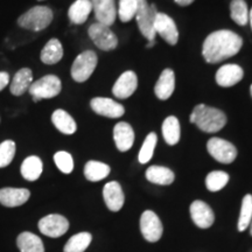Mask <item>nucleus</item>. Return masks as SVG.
Here are the masks:
<instances>
[{"mask_svg":"<svg viewBox=\"0 0 252 252\" xmlns=\"http://www.w3.org/2000/svg\"><path fill=\"white\" fill-rule=\"evenodd\" d=\"M140 231L143 237L150 243H156L162 236V223L152 210H146L140 217Z\"/></svg>","mask_w":252,"mask_h":252,"instance_id":"obj_9","label":"nucleus"},{"mask_svg":"<svg viewBox=\"0 0 252 252\" xmlns=\"http://www.w3.org/2000/svg\"><path fill=\"white\" fill-rule=\"evenodd\" d=\"M190 216L193 222L201 229H208L215 220L213 209L203 201H194L190 206Z\"/></svg>","mask_w":252,"mask_h":252,"instance_id":"obj_15","label":"nucleus"},{"mask_svg":"<svg viewBox=\"0 0 252 252\" xmlns=\"http://www.w3.org/2000/svg\"><path fill=\"white\" fill-rule=\"evenodd\" d=\"M62 90L61 80L55 75H46L40 80L31 84L30 94L33 96L34 102H39L41 99L54 98Z\"/></svg>","mask_w":252,"mask_h":252,"instance_id":"obj_5","label":"nucleus"},{"mask_svg":"<svg viewBox=\"0 0 252 252\" xmlns=\"http://www.w3.org/2000/svg\"><path fill=\"white\" fill-rule=\"evenodd\" d=\"M113 140L121 152L130 150L134 143V131L132 126L125 122L118 123L113 127Z\"/></svg>","mask_w":252,"mask_h":252,"instance_id":"obj_19","label":"nucleus"},{"mask_svg":"<svg viewBox=\"0 0 252 252\" xmlns=\"http://www.w3.org/2000/svg\"><path fill=\"white\" fill-rule=\"evenodd\" d=\"M110 172H111V168L109 165L104 162L94 161V160H90L84 166V176L87 178V180L91 182L103 180L110 174Z\"/></svg>","mask_w":252,"mask_h":252,"instance_id":"obj_29","label":"nucleus"},{"mask_svg":"<svg viewBox=\"0 0 252 252\" xmlns=\"http://www.w3.org/2000/svg\"><path fill=\"white\" fill-rule=\"evenodd\" d=\"M137 0H119L118 17L123 23H128L137 13Z\"/></svg>","mask_w":252,"mask_h":252,"instance_id":"obj_35","label":"nucleus"},{"mask_svg":"<svg viewBox=\"0 0 252 252\" xmlns=\"http://www.w3.org/2000/svg\"><path fill=\"white\" fill-rule=\"evenodd\" d=\"M207 150L210 156L220 163H231L237 158L236 146L220 138H212L207 143Z\"/></svg>","mask_w":252,"mask_h":252,"instance_id":"obj_8","label":"nucleus"},{"mask_svg":"<svg viewBox=\"0 0 252 252\" xmlns=\"http://www.w3.org/2000/svg\"><path fill=\"white\" fill-rule=\"evenodd\" d=\"M230 15L239 26H245L249 21V9L244 0H232L230 4Z\"/></svg>","mask_w":252,"mask_h":252,"instance_id":"obj_31","label":"nucleus"},{"mask_svg":"<svg viewBox=\"0 0 252 252\" xmlns=\"http://www.w3.org/2000/svg\"><path fill=\"white\" fill-rule=\"evenodd\" d=\"M229 182V174L222 171H214L207 175L206 178V187L208 190L219 191L223 189Z\"/></svg>","mask_w":252,"mask_h":252,"instance_id":"obj_32","label":"nucleus"},{"mask_svg":"<svg viewBox=\"0 0 252 252\" xmlns=\"http://www.w3.org/2000/svg\"><path fill=\"white\" fill-rule=\"evenodd\" d=\"M90 39L94 41V43L98 47L99 49L104 50V52H110L117 48L118 46V39L116 34L110 30V27L102 25L99 23L93 24L89 27Z\"/></svg>","mask_w":252,"mask_h":252,"instance_id":"obj_7","label":"nucleus"},{"mask_svg":"<svg viewBox=\"0 0 252 252\" xmlns=\"http://www.w3.org/2000/svg\"><path fill=\"white\" fill-rule=\"evenodd\" d=\"M54 161L60 171L64 174H70L74 169V160H72L71 154L64 152V151H60V152L55 153Z\"/></svg>","mask_w":252,"mask_h":252,"instance_id":"obj_37","label":"nucleus"},{"mask_svg":"<svg viewBox=\"0 0 252 252\" xmlns=\"http://www.w3.org/2000/svg\"><path fill=\"white\" fill-rule=\"evenodd\" d=\"M91 241H93V236L89 232H80L69 238L64 245L63 252H84L90 245Z\"/></svg>","mask_w":252,"mask_h":252,"instance_id":"obj_30","label":"nucleus"},{"mask_svg":"<svg viewBox=\"0 0 252 252\" xmlns=\"http://www.w3.org/2000/svg\"><path fill=\"white\" fill-rule=\"evenodd\" d=\"M157 141H158L157 134L154 133V132L149 133V135H147L146 139L144 141L143 146H141L139 157H138L140 163H147L151 159H152L154 150H156V146H157Z\"/></svg>","mask_w":252,"mask_h":252,"instance_id":"obj_34","label":"nucleus"},{"mask_svg":"<svg viewBox=\"0 0 252 252\" xmlns=\"http://www.w3.org/2000/svg\"><path fill=\"white\" fill-rule=\"evenodd\" d=\"M252 220V195L248 194L243 197L241 207V214L238 219V231H244L248 229Z\"/></svg>","mask_w":252,"mask_h":252,"instance_id":"obj_33","label":"nucleus"},{"mask_svg":"<svg viewBox=\"0 0 252 252\" xmlns=\"http://www.w3.org/2000/svg\"><path fill=\"white\" fill-rule=\"evenodd\" d=\"M31 191L26 188L6 187L0 189V204L7 208L23 206L30 200Z\"/></svg>","mask_w":252,"mask_h":252,"instance_id":"obj_16","label":"nucleus"},{"mask_svg":"<svg viewBox=\"0 0 252 252\" xmlns=\"http://www.w3.org/2000/svg\"><path fill=\"white\" fill-rule=\"evenodd\" d=\"M9 83V75L6 71H0V91L4 90Z\"/></svg>","mask_w":252,"mask_h":252,"instance_id":"obj_38","label":"nucleus"},{"mask_svg":"<svg viewBox=\"0 0 252 252\" xmlns=\"http://www.w3.org/2000/svg\"><path fill=\"white\" fill-rule=\"evenodd\" d=\"M154 31L157 35H160L168 45L174 46L178 43L179 31L174 20L165 13H158L154 21Z\"/></svg>","mask_w":252,"mask_h":252,"instance_id":"obj_11","label":"nucleus"},{"mask_svg":"<svg viewBox=\"0 0 252 252\" xmlns=\"http://www.w3.org/2000/svg\"><path fill=\"white\" fill-rule=\"evenodd\" d=\"M63 58L62 43L58 39H50L41 50L40 59L45 64H55Z\"/></svg>","mask_w":252,"mask_h":252,"instance_id":"obj_25","label":"nucleus"},{"mask_svg":"<svg viewBox=\"0 0 252 252\" xmlns=\"http://www.w3.org/2000/svg\"><path fill=\"white\" fill-rule=\"evenodd\" d=\"M189 121L203 132L215 133L225 126L226 116L219 109L204 105V104H198L194 108Z\"/></svg>","mask_w":252,"mask_h":252,"instance_id":"obj_2","label":"nucleus"},{"mask_svg":"<svg viewBox=\"0 0 252 252\" xmlns=\"http://www.w3.org/2000/svg\"><path fill=\"white\" fill-rule=\"evenodd\" d=\"M244 76L242 67L237 64H224L216 72V83L220 87H232L239 83Z\"/></svg>","mask_w":252,"mask_h":252,"instance_id":"obj_18","label":"nucleus"},{"mask_svg":"<svg viewBox=\"0 0 252 252\" xmlns=\"http://www.w3.org/2000/svg\"><path fill=\"white\" fill-rule=\"evenodd\" d=\"M93 11L91 0H76L68 11L69 20L74 25L84 24Z\"/></svg>","mask_w":252,"mask_h":252,"instance_id":"obj_22","label":"nucleus"},{"mask_svg":"<svg viewBox=\"0 0 252 252\" xmlns=\"http://www.w3.org/2000/svg\"><path fill=\"white\" fill-rule=\"evenodd\" d=\"M146 179L154 185L168 186L174 182L175 175L173 171L162 166H151L146 171Z\"/></svg>","mask_w":252,"mask_h":252,"instance_id":"obj_24","label":"nucleus"},{"mask_svg":"<svg viewBox=\"0 0 252 252\" xmlns=\"http://www.w3.org/2000/svg\"><path fill=\"white\" fill-rule=\"evenodd\" d=\"M90 106L97 115L108 118H119L125 113V108L111 98L105 97H96L90 102Z\"/></svg>","mask_w":252,"mask_h":252,"instance_id":"obj_12","label":"nucleus"},{"mask_svg":"<svg viewBox=\"0 0 252 252\" xmlns=\"http://www.w3.org/2000/svg\"><path fill=\"white\" fill-rule=\"evenodd\" d=\"M40 1H41V0H40Z\"/></svg>","mask_w":252,"mask_h":252,"instance_id":"obj_44","label":"nucleus"},{"mask_svg":"<svg viewBox=\"0 0 252 252\" xmlns=\"http://www.w3.org/2000/svg\"><path fill=\"white\" fill-rule=\"evenodd\" d=\"M154 45H156V40L149 41V43H147V48H151V47H154Z\"/></svg>","mask_w":252,"mask_h":252,"instance_id":"obj_40","label":"nucleus"},{"mask_svg":"<svg viewBox=\"0 0 252 252\" xmlns=\"http://www.w3.org/2000/svg\"><path fill=\"white\" fill-rule=\"evenodd\" d=\"M174 1L180 6H188V5H190L194 0H174Z\"/></svg>","mask_w":252,"mask_h":252,"instance_id":"obj_39","label":"nucleus"},{"mask_svg":"<svg viewBox=\"0 0 252 252\" xmlns=\"http://www.w3.org/2000/svg\"><path fill=\"white\" fill-rule=\"evenodd\" d=\"M137 19L138 27L141 34L149 41H153L156 39V31H154V21H156L157 14L159 13L156 5H150L147 0H137Z\"/></svg>","mask_w":252,"mask_h":252,"instance_id":"obj_4","label":"nucleus"},{"mask_svg":"<svg viewBox=\"0 0 252 252\" xmlns=\"http://www.w3.org/2000/svg\"><path fill=\"white\" fill-rule=\"evenodd\" d=\"M52 122L54 126L63 134H74L77 130L76 122L67 111L58 109L53 112Z\"/></svg>","mask_w":252,"mask_h":252,"instance_id":"obj_23","label":"nucleus"},{"mask_svg":"<svg viewBox=\"0 0 252 252\" xmlns=\"http://www.w3.org/2000/svg\"><path fill=\"white\" fill-rule=\"evenodd\" d=\"M163 139L168 145L174 146L179 143L181 137V126L175 116H169L162 123Z\"/></svg>","mask_w":252,"mask_h":252,"instance_id":"obj_28","label":"nucleus"},{"mask_svg":"<svg viewBox=\"0 0 252 252\" xmlns=\"http://www.w3.org/2000/svg\"><path fill=\"white\" fill-rule=\"evenodd\" d=\"M17 245L20 252H45L41 238L30 231H24L18 236Z\"/></svg>","mask_w":252,"mask_h":252,"instance_id":"obj_27","label":"nucleus"},{"mask_svg":"<svg viewBox=\"0 0 252 252\" xmlns=\"http://www.w3.org/2000/svg\"><path fill=\"white\" fill-rule=\"evenodd\" d=\"M54 13L48 6H34L18 19L19 27L31 32H41L52 24Z\"/></svg>","mask_w":252,"mask_h":252,"instance_id":"obj_3","label":"nucleus"},{"mask_svg":"<svg viewBox=\"0 0 252 252\" xmlns=\"http://www.w3.org/2000/svg\"><path fill=\"white\" fill-rule=\"evenodd\" d=\"M32 83H33V72L30 68H23L15 72L9 86V90L14 96H21L28 91Z\"/></svg>","mask_w":252,"mask_h":252,"instance_id":"obj_21","label":"nucleus"},{"mask_svg":"<svg viewBox=\"0 0 252 252\" xmlns=\"http://www.w3.org/2000/svg\"><path fill=\"white\" fill-rule=\"evenodd\" d=\"M103 197L106 207L111 212H119L124 206L125 196L122 186L117 181L108 182L103 188Z\"/></svg>","mask_w":252,"mask_h":252,"instance_id":"obj_17","label":"nucleus"},{"mask_svg":"<svg viewBox=\"0 0 252 252\" xmlns=\"http://www.w3.org/2000/svg\"><path fill=\"white\" fill-rule=\"evenodd\" d=\"M175 89V75L172 69H165L160 75L156 87H154V93L159 99L166 100L172 96Z\"/></svg>","mask_w":252,"mask_h":252,"instance_id":"obj_20","label":"nucleus"},{"mask_svg":"<svg viewBox=\"0 0 252 252\" xmlns=\"http://www.w3.org/2000/svg\"><path fill=\"white\" fill-rule=\"evenodd\" d=\"M17 145L13 140H5L0 144V168L7 167L13 161Z\"/></svg>","mask_w":252,"mask_h":252,"instance_id":"obj_36","label":"nucleus"},{"mask_svg":"<svg viewBox=\"0 0 252 252\" xmlns=\"http://www.w3.org/2000/svg\"><path fill=\"white\" fill-rule=\"evenodd\" d=\"M138 87V77L135 72L128 70L123 72L112 88V94L119 99H125L132 96Z\"/></svg>","mask_w":252,"mask_h":252,"instance_id":"obj_13","label":"nucleus"},{"mask_svg":"<svg viewBox=\"0 0 252 252\" xmlns=\"http://www.w3.org/2000/svg\"><path fill=\"white\" fill-rule=\"evenodd\" d=\"M250 91H251V96H252V84H251V88H250Z\"/></svg>","mask_w":252,"mask_h":252,"instance_id":"obj_43","label":"nucleus"},{"mask_svg":"<svg viewBox=\"0 0 252 252\" xmlns=\"http://www.w3.org/2000/svg\"><path fill=\"white\" fill-rule=\"evenodd\" d=\"M97 23L110 27L117 17L115 0H91Z\"/></svg>","mask_w":252,"mask_h":252,"instance_id":"obj_14","label":"nucleus"},{"mask_svg":"<svg viewBox=\"0 0 252 252\" xmlns=\"http://www.w3.org/2000/svg\"><path fill=\"white\" fill-rule=\"evenodd\" d=\"M39 230L43 235L52 238L61 237L68 231L69 220L59 214H50L39 220Z\"/></svg>","mask_w":252,"mask_h":252,"instance_id":"obj_10","label":"nucleus"},{"mask_svg":"<svg viewBox=\"0 0 252 252\" xmlns=\"http://www.w3.org/2000/svg\"><path fill=\"white\" fill-rule=\"evenodd\" d=\"M249 21H250L251 28H252V8L250 9V12H249Z\"/></svg>","mask_w":252,"mask_h":252,"instance_id":"obj_41","label":"nucleus"},{"mask_svg":"<svg viewBox=\"0 0 252 252\" xmlns=\"http://www.w3.org/2000/svg\"><path fill=\"white\" fill-rule=\"evenodd\" d=\"M243 40L238 34L228 30L216 31L206 37L202 55L208 63H219L232 58L241 50Z\"/></svg>","mask_w":252,"mask_h":252,"instance_id":"obj_1","label":"nucleus"},{"mask_svg":"<svg viewBox=\"0 0 252 252\" xmlns=\"http://www.w3.org/2000/svg\"><path fill=\"white\" fill-rule=\"evenodd\" d=\"M250 224H251V228H250V234H251V236H252V220H251Z\"/></svg>","mask_w":252,"mask_h":252,"instance_id":"obj_42","label":"nucleus"},{"mask_svg":"<svg viewBox=\"0 0 252 252\" xmlns=\"http://www.w3.org/2000/svg\"><path fill=\"white\" fill-rule=\"evenodd\" d=\"M43 163L41 159L36 156H31L24 160L21 163V175L27 181H36L42 174Z\"/></svg>","mask_w":252,"mask_h":252,"instance_id":"obj_26","label":"nucleus"},{"mask_svg":"<svg viewBox=\"0 0 252 252\" xmlns=\"http://www.w3.org/2000/svg\"><path fill=\"white\" fill-rule=\"evenodd\" d=\"M97 62H98V58L93 50H86V52L81 53L71 65L70 72L72 80L78 83H83L89 80L97 67Z\"/></svg>","mask_w":252,"mask_h":252,"instance_id":"obj_6","label":"nucleus"}]
</instances>
